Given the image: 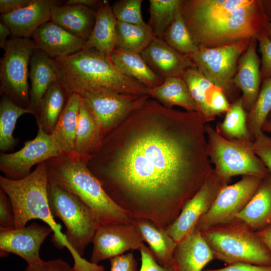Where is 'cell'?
Here are the masks:
<instances>
[{
	"label": "cell",
	"instance_id": "d4e9b609",
	"mask_svg": "<svg viewBox=\"0 0 271 271\" xmlns=\"http://www.w3.org/2000/svg\"><path fill=\"white\" fill-rule=\"evenodd\" d=\"M104 138L96 116L82 98L76 132L74 155L86 161L99 148Z\"/></svg>",
	"mask_w": 271,
	"mask_h": 271
},
{
	"label": "cell",
	"instance_id": "d590c367",
	"mask_svg": "<svg viewBox=\"0 0 271 271\" xmlns=\"http://www.w3.org/2000/svg\"><path fill=\"white\" fill-rule=\"evenodd\" d=\"M270 117L271 77L262 81L257 98L247 113V127L254 140L263 132L262 126Z\"/></svg>",
	"mask_w": 271,
	"mask_h": 271
},
{
	"label": "cell",
	"instance_id": "30bf717a",
	"mask_svg": "<svg viewBox=\"0 0 271 271\" xmlns=\"http://www.w3.org/2000/svg\"><path fill=\"white\" fill-rule=\"evenodd\" d=\"M37 49L32 39L14 37L8 40L1 60V91L24 108H28L30 104L29 65Z\"/></svg>",
	"mask_w": 271,
	"mask_h": 271
},
{
	"label": "cell",
	"instance_id": "f35d334b",
	"mask_svg": "<svg viewBox=\"0 0 271 271\" xmlns=\"http://www.w3.org/2000/svg\"><path fill=\"white\" fill-rule=\"evenodd\" d=\"M143 0H119L111 6L112 12L118 21L134 24L144 25L141 13Z\"/></svg>",
	"mask_w": 271,
	"mask_h": 271
},
{
	"label": "cell",
	"instance_id": "cb8c5ba5",
	"mask_svg": "<svg viewBox=\"0 0 271 271\" xmlns=\"http://www.w3.org/2000/svg\"><path fill=\"white\" fill-rule=\"evenodd\" d=\"M96 10L79 5L53 7L50 21L86 41L94 26Z\"/></svg>",
	"mask_w": 271,
	"mask_h": 271
},
{
	"label": "cell",
	"instance_id": "8d00e7d4",
	"mask_svg": "<svg viewBox=\"0 0 271 271\" xmlns=\"http://www.w3.org/2000/svg\"><path fill=\"white\" fill-rule=\"evenodd\" d=\"M182 0H150L148 25L155 36L162 38L181 9Z\"/></svg>",
	"mask_w": 271,
	"mask_h": 271
},
{
	"label": "cell",
	"instance_id": "277c9868",
	"mask_svg": "<svg viewBox=\"0 0 271 271\" xmlns=\"http://www.w3.org/2000/svg\"><path fill=\"white\" fill-rule=\"evenodd\" d=\"M52 60L59 80L70 94L88 86H97L120 93L147 95V87L125 75L110 58L95 49H83Z\"/></svg>",
	"mask_w": 271,
	"mask_h": 271
},
{
	"label": "cell",
	"instance_id": "4fadbf2b",
	"mask_svg": "<svg viewBox=\"0 0 271 271\" xmlns=\"http://www.w3.org/2000/svg\"><path fill=\"white\" fill-rule=\"evenodd\" d=\"M36 137L25 142L20 150L12 153L1 152L0 170L5 177L18 180L31 173L35 165L64 154L56 145L51 134L45 132L38 124Z\"/></svg>",
	"mask_w": 271,
	"mask_h": 271
},
{
	"label": "cell",
	"instance_id": "c3c4849f",
	"mask_svg": "<svg viewBox=\"0 0 271 271\" xmlns=\"http://www.w3.org/2000/svg\"><path fill=\"white\" fill-rule=\"evenodd\" d=\"M256 232L271 252V224L264 229Z\"/></svg>",
	"mask_w": 271,
	"mask_h": 271
},
{
	"label": "cell",
	"instance_id": "816d5d0a",
	"mask_svg": "<svg viewBox=\"0 0 271 271\" xmlns=\"http://www.w3.org/2000/svg\"><path fill=\"white\" fill-rule=\"evenodd\" d=\"M261 2L266 18L271 23V0H261Z\"/></svg>",
	"mask_w": 271,
	"mask_h": 271
},
{
	"label": "cell",
	"instance_id": "f546056e",
	"mask_svg": "<svg viewBox=\"0 0 271 271\" xmlns=\"http://www.w3.org/2000/svg\"><path fill=\"white\" fill-rule=\"evenodd\" d=\"M147 94L167 107L172 108L175 105L186 111H196L188 87L181 76L164 78L159 85L147 88Z\"/></svg>",
	"mask_w": 271,
	"mask_h": 271
},
{
	"label": "cell",
	"instance_id": "484cf974",
	"mask_svg": "<svg viewBox=\"0 0 271 271\" xmlns=\"http://www.w3.org/2000/svg\"><path fill=\"white\" fill-rule=\"evenodd\" d=\"M236 219L255 232L271 224V173L262 179L252 198Z\"/></svg>",
	"mask_w": 271,
	"mask_h": 271
},
{
	"label": "cell",
	"instance_id": "60d3db41",
	"mask_svg": "<svg viewBox=\"0 0 271 271\" xmlns=\"http://www.w3.org/2000/svg\"><path fill=\"white\" fill-rule=\"evenodd\" d=\"M14 228V212L12 204L8 195L0 189V229Z\"/></svg>",
	"mask_w": 271,
	"mask_h": 271
},
{
	"label": "cell",
	"instance_id": "4316f807",
	"mask_svg": "<svg viewBox=\"0 0 271 271\" xmlns=\"http://www.w3.org/2000/svg\"><path fill=\"white\" fill-rule=\"evenodd\" d=\"M82 97L72 93L51 136L56 145L64 154L74 155L76 132Z\"/></svg>",
	"mask_w": 271,
	"mask_h": 271
},
{
	"label": "cell",
	"instance_id": "7dc6e473",
	"mask_svg": "<svg viewBox=\"0 0 271 271\" xmlns=\"http://www.w3.org/2000/svg\"><path fill=\"white\" fill-rule=\"evenodd\" d=\"M33 0H1L0 11L2 15H7L24 8Z\"/></svg>",
	"mask_w": 271,
	"mask_h": 271
},
{
	"label": "cell",
	"instance_id": "e0dca14e",
	"mask_svg": "<svg viewBox=\"0 0 271 271\" xmlns=\"http://www.w3.org/2000/svg\"><path fill=\"white\" fill-rule=\"evenodd\" d=\"M257 43L256 39L250 40L247 48L239 59L233 78L235 86L242 92V105L247 112L255 103L262 83L261 60L256 52Z\"/></svg>",
	"mask_w": 271,
	"mask_h": 271
},
{
	"label": "cell",
	"instance_id": "52a82bcc",
	"mask_svg": "<svg viewBox=\"0 0 271 271\" xmlns=\"http://www.w3.org/2000/svg\"><path fill=\"white\" fill-rule=\"evenodd\" d=\"M215 259L228 264L246 262L271 265V252L258 235L235 219L201 231Z\"/></svg>",
	"mask_w": 271,
	"mask_h": 271
},
{
	"label": "cell",
	"instance_id": "4dcf8cb0",
	"mask_svg": "<svg viewBox=\"0 0 271 271\" xmlns=\"http://www.w3.org/2000/svg\"><path fill=\"white\" fill-rule=\"evenodd\" d=\"M133 223L144 241L149 245L157 261L162 265L171 266L172 256L177 243L166 229L145 219L134 218Z\"/></svg>",
	"mask_w": 271,
	"mask_h": 271
},
{
	"label": "cell",
	"instance_id": "83f0119b",
	"mask_svg": "<svg viewBox=\"0 0 271 271\" xmlns=\"http://www.w3.org/2000/svg\"><path fill=\"white\" fill-rule=\"evenodd\" d=\"M194 103L196 110L205 123L214 120L210 107L215 92L220 88L213 84L195 66L186 69L182 75Z\"/></svg>",
	"mask_w": 271,
	"mask_h": 271
},
{
	"label": "cell",
	"instance_id": "f5cc1de1",
	"mask_svg": "<svg viewBox=\"0 0 271 271\" xmlns=\"http://www.w3.org/2000/svg\"><path fill=\"white\" fill-rule=\"evenodd\" d=\"M262 132H271V117L265 122L262 128Z\"/></svg>",
	"mask_w": 271,
	"mask_h": 271
},
{
	"label": "cell",
	"instance_id": "9a60e30c",
	"mask_svg": "<svg viewBox=\"0 0 271 271\" xmlns=\"http://www.w3.org/2000/svg\"><path fill=\"white\" fill-rule=\"evenodd\" d=\"M144 241L133 222L100 225L92 240L93 249L90 261L98 264L128 250H139Z\"/></svg>",
	"mask_w": 271,
	"mask_h": 271
},
{
	"label": "cell",
	"instance_id": "db71d44e",
	"mask_svg": "<svg viewBox=\"0 0 271 271\" xmlns=\"http://www.w3.org/2000/svg\"><path fill=\"white\" fill-rule=\"evenodd\" d=\"M267 37L271 41V23H269V28Z\"/></svg>",
	"mask_w": 271,
	"mask_h": 271
},
{
	"label": "cell",
	"instance_id": "ac0fdd59",
	"mask_svg": "<svg viewBox=\"0 0 271 271\" xmlns=\"http://www.w3.org/2000/svg\"><path fill=\"white\" fill-rule=\"evenodd\" d=\"M57 4L53 0H33L24 8L2 15L1 22L10 28L14 37L30 38L41 26L50 21L52 9Z\"/></svg>",
	"mask_w": 271,
	"mask_h": 271
},
{
	"label": "cell",
	"instance_id": "2e32d148",
	"mask_svg": "<svg viewBox=\"0 0 271 271\" xmlns=\"http://www.w3.org/2000/svg\"><path fill=\"white\" fill-rule=\"evenodd\" d=\"M53 232L48 226L33 222L22 228L0 229L1 255L12 253L31 264L42 259L40 247Z\"/></svg>",
	"mask_w": 271,
	"mask_h": 271
},
{
	"label": "cell",
	"instance_id": "6da1fadb",
	"mask_svg": "<svg viewBox=\"0 0 271 271\" xmlns=\"http://www.w3.org/2000/svg\"><path fill=\"white\" fill-rule=\"evenodd\" d=\"M205 124L147 98L103 139L87 166L133 218L166 229L213 170Z\"/></svg>",
	"mask_w": 271,
	"mask_h": 271
},
{
	"label": "cell",
	"instance_id": "74e56055",
	"mask_svg": "<svg viewBox=\"0 0 271 271\" xmlns=\"http://www.w3.org/2000/svg\"><path fill=\"white\" fill-rule=\"evenodd\" d=\"M162 38L172 48L184 55H191L198 49L184 21L181 9Z\"/></svg>",
	"mask_w": 271,
	"mask_h": 271
},
{
	"label": "cell",
	"instance_id": "44dd1931",
	"mask_svg": "<svg viewBox=\"0 0 271 271\" xmlns=\"http://www.w3.org/2000/svg\"><path fill=\"white\" fill-rule=\"evenodd\" d=\"M37 49L51 58L63 57L81 50L85 41L59 25L49 21L41 26L32 36Z\"/></svg>",
	"mask_w": 271,
	"mask_h": 271
},
{
	"label": "cell",
	"instance_id": "7c38bea8",
	"mask_svg": "<svg viewBox=\"0 0 271 271\" xmlns=\"http://www.w3.org/2000/svg\"><path fill=\"white\" fill-rule=\"evenodd\" d=\"M254 176H243L239 181L225 185L219 192L210 210L197 222L200 231L227 223L236 219L252 198L262 179Z\"/></svg>",
	"mask_w": 271,
	"mask_h": 271
},
{
	"label": "cell",
	"instance_id": "7bdbcfd3",
	"mask_svg": "<svg viewBox=\"0 0 271 271\" xmlns=\"http://www.w3.org/2000/svg\"><path fill=\"white\" fill-rule=\"evenodd\" d=\"M261 53L260 73L262 81L271 77V41L264 37L257 41Z\"/></svg>",
	"mask_w": 271,
	"mask_h": 271
},
{
	"label": "cell",
	"instance_id": "bcb514c9",
	"mask_svg": "<svg viewBox=\"0 0 271 271\" xmlns=\"http://www.w3.org/2000/svg\"><path fill=\"white\" fill-rule=\"evenodd\" d=\"M204 271H271V265H259L246 262H236L219 268H208Z\"/></svg>",
	"mask_w": 271,
	"mask_h": 271
},
{
	"label": "cell",
	"instance_id": "3957f363",
	"mask_svg": "<svg viewBox=\"0 0 271 271\" xmlns=\"http://www.w3.org/2000/svg\"><path fill=\"white\" fill-rule=\"evenodd\" d=\"M45 163L49 181L78 197L93 212L100 225L133 223L134 218L109 197L85 159L63 154Z\"/></svg>",
	"mask_w": 271,
	"mask_h": 271
},
{
	"label": "cell",
	"instance_id": "603a6c76",
	"mask_svg": "<svg viewBox=\"0 0 271 271\" xmlns=\"http://www.w3.org/2000/svg\"><path fill=\"white\" fill-rule=\"evenodd\" d=\"M116 23L109 2L99 1L96 7L94 27L83 49H95L111 58L116 47Z\"/></svg>",
	"mask_w": 271,
	"mask_h": 271
},
{
	"label": "cell",
	"instance_id": "836d02e7",
	"mask_svg": "<svg viewBox=\"0 0 271 271\" xmlns=\"http://www.w3.org/2000/svg\"><path fill=\"white\" fill-rule=\"evenodd\" d=\"M247 112L242 105L241 97L231 103L225 112L223 120L216 128L217 132L228 140L253 142L246 124Z\"/></svg>",
	"mask_w": 271,
	"mask_h": 271
},
{
	"label": "cell",
	"instance_id": "f907efd6",
	"mask_svg": "<svg viewBox=\"0 0 271 271\" xmlns=\"http://www.w3.org/2000/svg\"><path fill=\"white\" fill-rule=\"evenodd\" d=\"M99 1L96 0H69L66 3V5H79L90 8L97 7Z\"/></svg>",
	"mask_w": 271,
	"mask_h": 271
},
{
	"label": "cell",
	"instance_id": "d6986e66",
	"mask_svg": "<svg viewBox=\"0 0 271 271\" xmlns=\"http://www.w3.org/2000/svg\"><path fill=\"white\" fill-rule=\"evenodd\" d=\"M141 54L148 65L163 79L182 76L186 69L194 66L189 56L177 51L157 37Z\"/></svg>",
	"mask_w": 271,
	"mask_h": 271
},
{
	"label": "cell",
	"instance_id": "ba28073f",
	"mask_svg": "<svg viewBox=\"0 0 271 271\" xmlns=\"http://www.w3.org/2000/svg\"><path fill=\"white\" fill-rule=\"evenodd\" d=\"M207 154L215 172L230 181L235 176H254L261 178L270 172L252 149V142L228 140L216 129L205 124Z\"/></svg>",
	"mask_w": 271,
	"mask_h": 271
},
{
	"label": "cell",
	"instance_id": "7a4b0ae2",
	"mask_svg": "<svg viewBox=\"0 0 271 271\" xmlns=\"http://www.w3.org/2000/svg\"><path fill=\"white\" fill-rule=\"evenodd\" d=\"M181 11L198 46L213 48L267 37L261 0H182Z\"/></svg>",
	"mask_w": 271,
	"mask_h": 271
},
{
	"label": "cell",
	"instance_id": "f1b7e54d",
	"mask_svg": "<svg viewBox=\"0 0 271 271\" xmlns=\"http://www.w3.org/2000/svg\"><path fill=\"white\" fill-rule=\"evenodd\" d=\"M111 59L123 73L147 88L157 86L164 80L148 65L141 54L115 49Z\"/></svg>",
	"mask_w": 271,
	"mask_h": 271
},
{
	"label": "cell",
	"instance_id": "ab89813d",
	"mask_svg": "<svg viewBox=\"0 0 271 271\" xmlns=\"http://www.w3.org/2000/svg\"><path fill=\"white\" fill-rule=\"evenodd\" d=\"M251 147L271 173V137L262 132L252 142Z\"/></svg>",
	"mask_w": 271,
	"mask_h": 271
},
{
	"label": "cell",
	"instance_id": "8fae6325",
	"mask_svg": "<svg viewBox=\"0 0 271 271\" xmlns=\"http://www.w3.org/2000/svg\"><path fill=\"white\" fill-rule=\"evenodd\" d=\"M76 93L91 107L100 124L104 138L149 97L148 95L118 93L97 86H88Z\"/></svg>",
	"mask_w": 271,
	"mask_h": 271
},
{
	"label": "cell",
	"instance_id": "ee69618b",
	"mask_svg": "<svg viewBox=\"0 0 271 271\" xmlns=\"http://www.w3.org/2000/svg\"><path fill=\"white\" fill-rule=\"evenodd\" d=\"M139 251L141 256V265L139 271H174L171 266L161 265L151 249L145 244L141 246Z\"/></svg>",
	"mask_w": 271,
	"mask_h": 271
},
{
	"label": "cell",
	"instance_id": "d6a6232c",
	"mask_svg": "<svg viewBox=\"0 0 271 271\" xmlns=\"http://www.w3.org/2000/svg\"><path fill=\"white\" fill-rule=\"evenodd\" d=\"M115 49L141 54L156 37L148 24L134 25L117 20Z\"/></svg>",
	"mask_w": 271,
	"mask_h": 271
},
{
	"label": "cell",
	"instance_id": "b9f144b4",
	"mask_svg": "<svg viewBox=\"0 0 271 271\" xmlns=\"http://www.w3.org/2000/svg\"><path fill=\"white\" fill-rule=\"evenodd\" d=\"M25 271H73V267L62 258L45 261L42 259L29 264Z\"/></svg>",
	"mask_w": 271,
	"mask_h": 271
},
{
	"label": "cell",
	"instance_id": "1f68e13d",
	"mask_svg": "<svg viewBox=\"0 0 271 271\" xmlns=\"http://www.w3.org/2000/svg\"><path fill=\"white\" fill-rule=\"evenodd\" d=\"M70 95L59 80L53 83L45 93L36 119L47 133L53 132Z\"/></svg>",
	"mask_w": 271,
	"mask_h": 271
},
{
	"label": "cell",
	"instance_id": "ffe728a7",
	"mask_svg": "<svg viewBox=\"0 0 271 271\" xmlns=\"http://www.w3.org/2000/svg\"><path fill=\"white\" fill-rule=\"evenodd\" d=\"M214 259L201 232L195 227L177 244L171 266L174 271H202Z\"/></svg>",
	"mask_w": 271,
	"mask_h": 271
},
{
	"label": "cell",
	"instance_id": "9c48e42d",
	"mask_svg": "<svg viewBox=\"0 0 271 271\" xmlns=\"http://www.w3.org/2000/svg\"><path fill=\"white\" fill-rule=\"evenodd\" d=\"M250 40L213 48L200 46L195 52L188 55L203 75L224 92L230 103L240 98L233 78L239 59Z\"/></svg>",
	"mask_w": 271,
	"mask_h": 271
},
{
	"label": "cell",
	"instance_id": "7402d4cb",
	"mask_svg": "<svg viewBox=\"0 0 271 271\" xmlns=\"http://www.w3.org/2000/svg\"><path fill=\"white\" fill-rule=\"evenodd\" d=\"M29 77L31 81L28 108L35 117L38 116L42 98L50 85L59 80L52 58L43 51L37 49L30 62Z\"/></svg>",
	"mask_w": 271,
	"mask_h": 271
},
{
	"label": "cell",
	"instance_id": "681fc988",
	"mask_svg": "<svg viewBox=\"0 0 271 271\" xmlns=\"http://www.w3.org/2000/svg\"><path fill=\"white\" fill-rule=\"evenodd\" d=\"M12 35L10 28L3 23H0V47L4 49L8 41V37Z\"/></svg>",
	"mask_w": 271,
	"mask_h": 271
},
{
	"label": "cell",
	"instance_id": "5bb4252c",
	"mask_svg": "<svg viewBox=\"0 0 271 271\" xmlns=\"http://www.w3.org/2000/svg\"><path fill=\"white\" fill-rule=\"evenodd\" d=\"M229 183L213 169L198 191L185 204L175 220L166 229L177 244L195 228L198 220L210 210L220 190Z\"/></svg>",
	"mask_w": 271,
	"mask_h": 271
},
{
	"label": "cell",
	"instance_id": "e575fe53",
	"mask_svg": "<svg viewBox=\"0 0 271 271\" xmlns=\"http://www.w3.org/2000/svg\"><path fill=\"white\" fill-rule=\"evenodd\" d=\"M33 115L31 110L15 103L3 95L0 102V150L5 153L12 150L17 144L13 132L19 118L24 114Z\"/></svg>",
	"mask_w": 271,
	"mask_h": 271
},
{
	"label": "cell",
	"instance_id": "5b68a950",
	"mask_svg": "<svg viewBox=\"0 0 271 271\" xmlns=\"http://www.w3.org/2000/svg\"><path fill=\"white\" fill-rule=\"evenodd\" d=\"M48 174L45 162L38 164L26 177L13 180L0 176V187L9 197L14 212L15 228H22L32 219H40L52 230V241L58 248L66 247L72 256L73 251L61 225L54 220L48 197Z\"/></svg>",
	"mask_w": 271,
	"mask_h": 271
},
{
	"label": "cell",
	"instance_id": "8992f818",
	"mask_svg": "<svg viewBox=\"0 0 271 271\" xmlns=\"http://www.w3.org/2000/svg\"><path fill=\"white\" fill-rule=\"evenodd\" d=\"M48 197L53 215L66 227L65 238L74 252L73 271H104L103 266L83 257L100 225L93 212L76 196L49 181Z\"/></svg>",
	"mask_w": 271,
	"mask_h": 271
},
{
	"label": "cell",
	"instance_id": "f6af8a7d",
	"mask_svg": "<svg viewBox=\"0 0 271 271\" xmlns=\"http://www.w3.org/2000/svg\"><path fill=\"white\" fill-rule=\"evenodd\" d=\"M109 260L110 271H139L137 260L131 252L116 256Z\"/></svg>",
	"mask_w": 271,
	"mask_h": 271
}]
</instances>
